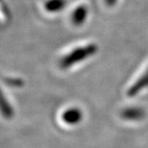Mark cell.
<instances>
[{
    "instance_id": "obj_1",
    "label": "cell",
    "mask_w": 148,
    "mask_h": 148,
    "mask_svg": "<svg viewBox=\"0 0 148 148\" xmlns=\"http://www.w3.org/2000/svg\"><path fill=\"white\" fill-rule=\"evenodd\" d=\"M97 51L96 45H88L86 47H81L73 50L69 55H67L64 58H62L61 61V67L63 69H67L75 64L77 62H79L89 57L90 56L94 55Z\"/></svg>"
},
{
    "instance_id": "obj_2",
    "label": "cell",
    "mask_w": 148,
    "mask_h": 148,
    "mask_svg": "<svg viewBox=\"0 0 148 148\" xmlns=\"http://www.w3.org/2000/svg\"><path fill=\"white\" fill-rule=\"evenodd\" d=\"M82 119V113L77 108H71L67 110L62 114V120L68 124L79 123Z\"/></svg>"
},
{
    "instance_id": "obj_3",
    "label": "cell",
    "mask_w": 148,
    "mask_h": 148,
    "mask_svg": "<svg viewBox=\"0 0 148 148\" xmlns=\"http://www.w3.org/2000/svg\"><path fill=\"white\" fill-rule=\"evenodd\" d=\"M87 14H88V9L86 6L84 5H80L78 8L75 9V11L72 14V23L79 26L81 25L85 20L87 18Z\"/></svg>"
},
{
    "instance_id": "obj_4",
    "label": "cell",
    "mask_w": 148,
    "mask_h": 148,
    "mask_svg": "<svg viewBox=\"0 0 148 148\" xmlns=\"http://www.w3.org/2000/svg\"><path fill=\"white\" fill-rule=\"evenodd\" d=\"M65 0H49L46 4V9L49 12H56L64 7Z\"/></svg>"
},
{
    "instance_id": "obj_5",
    "label": "cell",
    "mask_w": 148,
    "mask_h": 148,
    "mask_svg": "<svg viewBox=\"0 0 148 148\" xmlns=\"http://www.w3.org/2000/svg\"><path fill=\"white\" fill-rule=\"evenodd\" d=\"M0 111H1L4 116H5V118H10L13 115L12 108L7 103V101H5L1 92H0Z\"/></svg>"
},
{
    "instance_id": "obj_6",
    "label": "cell",
    "mask_w": 148,
    "mask_h": 148,
    "mask_svg": "<svg viewBox=\"0 0 148 148\" xmlns=\"http://www.w3.org/2000/svg\"><path fill=\"white\" fill-rule=\"evenodd\" d=\"M114 1H115V0H105V2H106V4L109 5L114 4Z\"/></svg>"
}]
</instances>
